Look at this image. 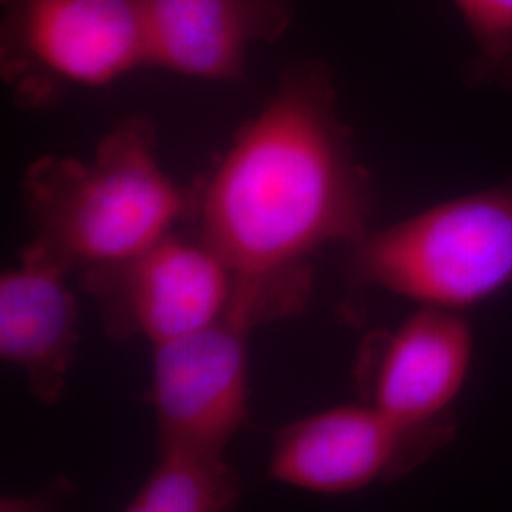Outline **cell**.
<instances>
[{
    "mask_svg": "<svg viewBox=\"0 0 512 512\" xmlns=\"http://www.w3.org/2000/svg\"><path fill=\"white\" fill-rule=\"evenodd\" d=\"M198 184V238L236 275L230 313L256 327L302 310L311 256L363 238L374 211L329 63L291 65Z\"/></svg>",
    "mask_w": 512,
    "mask_h": 512,
    "instance_id": "1",
    "label": "cell"
},
{
    "mask_svg": "<svg viewBox=\"0 0 512 512\" xmlns=\"http://www.w3.org/2000/svg\"><path fill=\"white\" fill-rule=\"evenodd\" d=\"M33 241L71 270L88 272L141 255L186 219L200 184L173 181L156 156V124L145 114L116 122L92 158L42 156L23 175Z\"/></svg>",
    "mask_w": 512,
    "mask_h": 512,
    "instance_id": "2",
    "label": "cell"
},
{
    "mask_svg": "<svg viewBox=\"0 0 512 512\" xmlns=\"http://www.w3.org/2000/svg\"><path fill=\"white\" fill-rule=\"evenodd\" d=\"M348 277L465 313L512 285V181L425 207L349 245Z\"/></svg>",
    "mask_w": 512,
    "mask_h": 512,
    "instance_id": "3",
    "label": "cell"
},
{
    "mask_svg": "<svg viewBox=\"0 0 512 512\" xmlns=\"http://www.w3.org/2000/svg\"><path fill=\"white\" fill-rule=\"evenodd\" d=\"M0 74L19 107H52L148 67L141 0H0Z\"/></svg>",
    "mask_w": 512,
    "mask_h": 512,
    "instance_id": "4",
    "label": "cell"
},
{
    "mask_svg": "<svg viewBox=\"0 0 512 512\" xmlns=\"http://www.w3.org/2000/svg\"><path fill=\"white\" fill-rule=\"evenodd\" d=\"M456 429V420L410 425L365 401L340 404L281 427L268 473L310 494H355L412 473L448 446Z\"/></svg>",
    "mask_w": 512,
    "mask_h": 512,
    "instance_id": "5",
    "label": "cell"
},
{
    "mask_svg": "<svg viewBox=\"0 0 512 512\" xmlns=\"http://www.w3.org/2000/svg\"><path fill=\"white\" fill-rule=\"evenodd\" d=\"M80 277L109 336H143L152 348L217 323L236 296L228 264L202 239H184L175 230L124 264Z\"/></svg>",
    "mask_w": 512,
    "mask_h": 512,
    "instance_id": "6",
    "label": "cell"
},
{
    "mask_svg": "<svg viewBox=\"0 0 512 512\" xmlns=\"http://www.w3.org/2000/svg\"><path fill=\"white\" fill-rule=\"evenodd\" d=\"M249 327L226 315L154 348L152 403L158 444L224 454L249 414Z\"/></svg>",
    "mask_w": 512,
    "mask_h": 512,
    "instance_id": "7",
    "label": "cell"
},
{
    "mask_svg": "<svg viewBox=\"0 0 512 512\" xmlns=\"http://www.w3.org/2000/svg\"><path fill=\"white\" fill-rule=\"evenodd\" d=\"M473 355L475 336L463 313L420 306L395 329L366 336L353 370L355 384L365 403L395 420L452 421Z\"/></svg>",
    "mask_w": 512,
    "mask_h": 512,
    "instance_id": "8",
    "label": "cell"
},
{
    "mask_svg": "<svg viewBox=\"0 0 512 512\" xmlns=\"http://www.w3.org/2000/svg\"><path fill=\"white\" fill-rule=\"evenodd\" d=\"M148 67L205 82H239L249 50L283 37L293 0H141Z\"/></svg>",
    "mask_w": 512,
    "mask_h": 512,
    "instance_id": "9",
    "label": "cell"
},
{
    "mask_svg": "<svg viewBox=\"0 0 512 512\" xmlns=\"http://www.w3.org/2000/svg\"><path fill=\"white\" fill-rule=\"evenodd\" d=\"M65 260L31 241L0 275V357L19 368L40 403L59 401L78 346V302Z\"/></svg>",
    "mask_w": 512,
    "mask_h": 512,
    "instance_id": "10",
    "label": "cell"
},
{
    "mask_svg": "<svg viewBox=\"0 0 512 512\" xmlns=\"http://www.w3.org/2000/svg\"><path fill=\"white\" fill-rule=\"evenodd\" d=\"M243 492L224 454L183 444H158V461L129 497L128 512H224Z\"/></svg>",
    "mask_w": 512,
    "mask_h": 512,
    "instance_id": "11",
    "label": "cell"
},
{
    "mask_svg": "<svg viewBox=\"0 0 512 512\" xmlns=\"http://www.w3.org/2000/svg\"><path fill=\"white\" fill-rule=\"evenodd\" d=\"M475 40L467 80L512 92V0H450Z\"/></svg>",
    "mask_w": 512,
    "mask_h": 512,
    "instance_id": "12",
    "label": "cell"
}]
</instances>
